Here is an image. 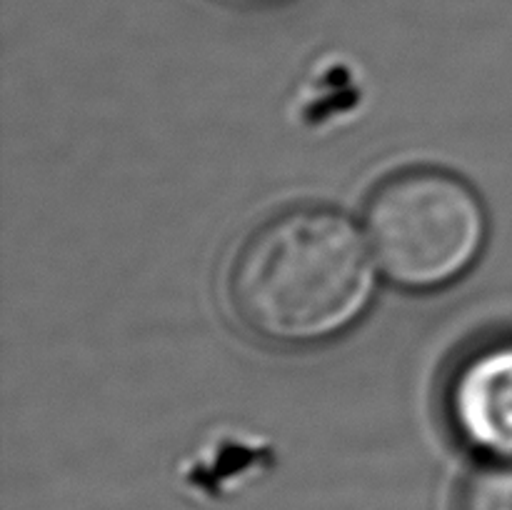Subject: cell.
Masks as SVG:
<instances>
[{"instance_id": "6da1fadb", "label": "cell", "mask_w": 512, "mask_h": 510, "mask_svg": "<svg viewBox=\"0 0 512 510\" xmlns=\"http://www.w3.org/2000/svg\"><path fill=\"white\" fill-rule=\"evenodd\" d=\"M375 293V268L353 220L333 208H290L235 253L228 298L240 323L275 345H315L353 328Z\"/></svg>"}, {"instance_id": "7a4b0ae2", "label": "cell", "mask_w": 512, "mask_h": 510, "mask_svg": "<svg viewBox=\"0 0 512 510\" xmlns=\"http://www.w3.org/2000/svg\"><path fill=\"white\" fill-rule=\"evenodd\" d=\"M368 235L380 268L408 290L463 278L488 238L483 200L458 175L415 168L385 180L368 203Z\"/></svg>"}, {"instance_id": "3957f363", "label": "cell", "mask_w": 512, "mask_h": 510, "mask_svg": "<svg viewBox=\"0 0 512 510\" xmlns=\"http://www.w3.org/2000/svg\"><path fill=\"white\" fill-rule=\"evenodd\" d=\"M448 415L468 445L512 458V338L470 353L448 385Z\"/></svg>"}, {"instance_id": "277c9868", "label": "cell", "mask_w": 512, "mask_h": 510, "mask_svg": "<svg viewBox=\"0 0 512 510\" xmlns=\"http://www.w3.org/2000/svg\"><path fill=\"white\" fill-rule=\"evenodd\" d=\"M460 510H512V458H493L475 470L463 485Z\"/></svg>"}, {"instance_id": "5b68a950", "label": "cell", "mask_w": 512, "mask_h": 510, "mask_svg": "<svg viewBox=\"0 0 512 510\" xmlns=\"http://www.w3.org/2000/svg\"><path fill=\"white\" fill-rule=\"evenodd\" d=\"M243 3H280V0H243Z\"/></svg>"}]
</instances>
